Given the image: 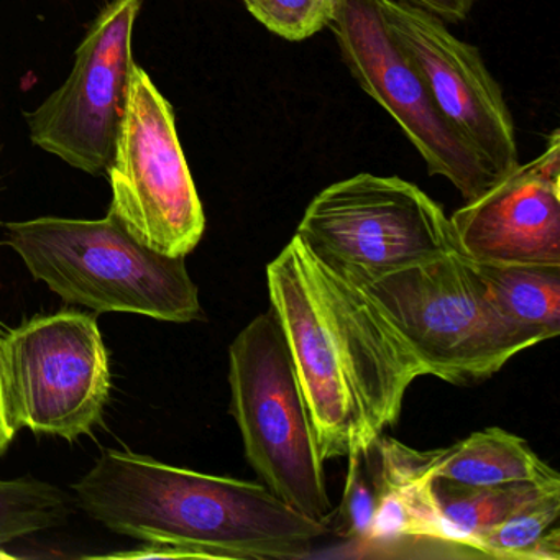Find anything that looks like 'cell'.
Here are the masks:
<instances>
[{
  "label": "cell",
  "instance_id": "24",
  "mask_svg": "<svg viewBox=\"0 0 560 560\" xmlns=\"http://www.w3.org/2000/svg\"><path fill=\"white\" fill-rule=\"evenodd\" d=\"M18 432L12 429L11 422L5 412L4 392H2V380H0V455H4L11 442L14 441Z\"/></svg>",
  "mask_w": 560,
  "mask_h": 560
},
{
  "label": "cell",
  "instance_id": "20",
  "mask_svg": "<svg viewBox=\"0 0 560 560\" xmlns=\"http://www.w3.org/2000/svg\"><path fill=\"white\" fill-rule=\"evenodd\" d=\"M346 485L339 510L334 511L337 520L334 533L343 539L365 544L375 516L378 501V480H376L375 454L373 445L369 448H352L347 455Z\"/></svg>",
  "mask_w": 560,
  "mask_h": 560
},
{
  "label": "cell",
  "instance_id": "22",
  "mask_svg": "<svg viewBox=\"0 0 560 560\" xmlns=\"http://www.w3.org/2000/svg\"><path fill=\"white\" fill-rule=\"evenodd\" d=\"M424 9L448 24L465 21L470 14L474 0H398Z\"/></svg>",
  "mask_w": 560,
  "mask_h": 560
},
{
  "label": "cell",
  "instance_id": "4",
  "mask_svg": "<svg viewBox=\"0 0 560 560\" xmlns=\"http://www.w3.org/2000/svg\"><path fill=\"white\" fill-rule=\"evenodd\" d=\"M231 415L260 483L288 506L330 527L316 429L273 310L258 314L229 349Z\"/></svg>",
  "mask_w": 560,
  "mask_h": 560
},
{
  "label": "cell",
  "instance_id": "19",
  "mask_svg": "<svg viewBox=\"0 0 560 560\" xmlns=\"http://www.w3.org/2000/svg\"><path fill=\"white\" fill-rule=\"evenodd\" d=\"M560 516V491L546 494L501 521L475 540L471 552L494 559L534 560L544 534Z\"/></svg>",
  "mask_w": 560,
  "mask_h": 560
},
{
  "label": "cell",
  "instance_id": "23",
  "mask_svg": "<svg viewBox=\"0 0 560 560\" xmlns=\"http://www.w3.org/2000/svg\"><path fill=\"white\" fill-rule=\"evenodd\" d=\"M106 559H191L188 552L168 544L145 542L129 552L109 553Z\"/></svg>",
  "mask_w": 560,
  "mask_h": 560
},
{
  "label": "cell",
  "instance_id": "9",
  "mask_svg": "<svg viewBox=\"0 0 560 560\" xmlns=\"http://www.w3.org/2000/svg\"><path fill=\"white\" fill-rule=\"evenodd\" d=\"M329 28L359 86L401 127L429 175L444 176L465 201L498 182L439 113L421 74L386 31L376 0H343Z\"/></svg>",
  "mask_w": 560,
  "mask_h": 560
},
{
  "label": "cell",
  "instance_id": "16",
  "mask_svg": "<svg viewBox=\"0 0 560 560\" xmlns=\"http://www.w3.org/2000/svg\"><path fill=\"white\" fill-rule=\"evenodd\" d=\"M470 264L506 323L539 342L559 336L560 265Z\"/></svg>",
  "mask_w": 560,
  "mask_h": 560
},
{
  "label": "cell",
  "instance_id": "7",
  "mask_svg": "<svg viewBox=\"0 0 560 560\" xmlns=\"http://www.w3.org/2000/svg\"><path fill=\"white\" fill-rule=\"evenodd\" d=\"M109 212L145 247L168 257L191 254L206 215L176 132L172 104L133 65L109 170Z\"/></svg>",
  "mask_w": 560,
  "mask_h": 560
},
{
  "label": "cell",
  "instance_id": "12",
  "mask_svg": "<svg viewBox=\"0 0 560 560\" xmlns=\"http://www.w3.org/2000/svg\"><path fill=\"white\" fill-rule=\"evenodd\" d=\"M300 247L311 287L362 412L366 441L373 445L386 428L398 422L406 392L422 376L421 369L369 296L316 260L301 241Z\"/></svg>",
  "mask_w": 560,
  "mask_h": 560
},
{
  "label": "cell",
  "instance_id": "21",
  "mask_svg": "<svg viewBox=\"0 0 560 560\" xmlns=\"http://www.w3.org/2000/svg\"><path fill=\"white\" fill-rule=\"evenodd\" d=\"M343 0H244L265 28L288 42H303L329 28Z\"/></svg>",
  "mask_w": 560,
  "mask_h": 560
},
{
  "label": "cell",
  "instance_id": "5",
  "mask_svg": "<svg viewBox=\"0 0 560 560\" xmlns=\"http://www.w3.org/2000/svg\"><path fill=\"white\" fill-rule=\"evenodd\" d=\"M298 238L346 277L375 278L457 252L451 219L421 188L398 176L360 173L307 206Z\"/></svg>",
  "mask_w": 560,
  "mask_h": 560
},
{
  "label": "cell",
  "instance_id": "1",
  "mask_svg": "<svg viewBox=\"0 0 560 560\" xmlns=\"http://www.w3.org/2000/svg\"><path fill=\"white\" fill-rule=\"evenodd\" d=\"M73 490L84 513L113 533L179 547L191 559H303L332 533L264 483L116 448L104 451Z\"/></svg>",
  "mask_w": 560,
  "mask_h": 560
},
{
  "label": "cell",
  "instance_id": "8",
  "mask_svg": "<svg viewBox=\"0 0 560 560\" xmlns=\"http://www.w3.org/2000/svg\"><path fill=\"white\" fill-rule=\"evenodd\" d=\"M142 0H113L77 50L73 71L27 114L38 149L88 175H107L132 74L133 25Z\"/></svg>",
  "mask_w": 560,
  "mask_h": 560
},
{
  "label": "cell",
  "instance_id": "11",
  "mask_svg": "<svg viewBox=\"0 0 560 560\" xmlns=\"http://www.w3.org/2000/svg\"><path fill=\"white\" fill-rule=\"evenodd\" d=\"M268 294L293 359L323 460L369 448L365 422L311 287L296 235L267 267Z\"/></svg>",
  "mask_w": 560,
  "mask_h": 560
},
{
  "label": "cell",
  "instance_id": "3",
  "mask_svg": "<svg viewBox=\"0 0 560 560\" xmlns=\"http://www.w3.org/2000/svg\"><path fill=\"white\" fill-rule=\"evenodd\" d=\"M340 277L378 307L422 376L478 385L540 343L498 314L470 260L458 250L375 278Z\"/></svg>",
  "mask_w": 560,
  "mask_h": 560
},
{
  "label": "cell",
  "instance_id": "17",
  "mask_svg": "<svg viewBox=\"0 0 560 560\" xmlns=\"http://www.w3.org/2000/svg\"><path fill=\"white\" fill-rule=\"evenodd\" d=\"M553 491H560V480L467 487L434 478L435 500L452 544L467 550L501 521Z\"/></svg>",
  "mask_w": 560,
  "mask_h": 560
},
{
  "label": "cell",
  "instance_id": "18",
  "mask_svg": "<svg viewBox=\"0 0 560 560\" xmlns=\"http://www.w3.org/2000/svg\"><path fill=\"white\" fill-rule=\"evenodd\" d=\"M68 514L60 488L35 478L0 480V546L58 526Z\"/></svg>",
  "mask_w": 560,
  "mask_h": 560
},
{
  "label": "cell",
  "instance_id": "2",
  "mask_svg": "<svg viewBox=\"0 0 560 560\" xmlns=\"http://www.w3.org/2000/svg\"><path fill=\"white\" fill-rule=\"evenodd\" d=\"M5 229L34 280L65 303L165 323L205 319L186 257L145 247L110 212L97 221L38 218Z\"/></svg>",
  "mask_w": 560,
  "mask_h": 560
},
{
  "label": "cell",
  "instance_id": "10",
  "mask_svg": "<svg viewBox=\"0 0 560 560\" xmlns=\"http://www.w3.org/2000/svg\"><path fill=\"white\" fill-rule=\"evenodd\" d=\"M386 31L421 74L439 113L497 179L520 165L516 129L480 51L432 12L376 0Z\"/></svg>",
  "mask_w": 560,
  "mask_h": 560
},
{
  "label": "cell",
  "instance_id": "13",
  "mask_svg": "<svg viewBox=\"0 0 560 560\" xmlns=\"http://www.w3.org/2000/svg\"><path fill=\"white\" fill-rule=\"evenodd\" d=\"M458 252L485 264L560 265V136L452 214Z\"/></svg>",
  "mask_w": 560,
  "mask_h": 560
},
{
  "label": "cell",
  "instance_id": "15",
  "mask_svg": "<svg viewBox=\"0 0 560 560\" xmlns=\"http://www.w3.org/2000/svg\"><path fill=\"white\" fill-rule=\"evenodd\" d=\"M434 478L467 487H494L560 480V475L520 435L487 428L471 432L451 447L435 448Z\"/></svg>",
  "mask_w": 560,
  "mask_h": 560
},
{
  "label": "cell",
  "instance_id": "25",
  "mask_svg": "<svg viewBox=\"0 0 560 560\" xmlns=\"http://www.w3.org/2000/svg\"><path fill=\"white\" fill-rule=\"evenodd\" d=\"M0 559H14L11 553L5 552V550L0 549Z\"/></svg>",
  "mask_w": 560,
  "mask_h": 560
},
{
  "label": "cell",
  "instance_id": "14",
  "mask_svg": "<svg viewBox=\"0 0 560 560\" xmlns=\"http://www.w3.org/2000/svg\"><path fill=\"white\" fill-rule=\"evenodd\" d=\"M378 501L363 546L452 544L434 493V451H416L380 435L373 444Z\"/></svg>",
  "mask_w": 560,
  "mask_h": 560
},
{
  "label": "cell",
  "instance_id": "6",
  "mask_svg": "<svg viewBox=\"0 0 560 560\" xmlns=\"http://www.w3.org/2000/svg\"><path fill=\"white\" fill-rule=\"evenodd\" d=\"M0 380L15 432L74 442L103 421L109 352L96 317L77 310L35 316L0 337Z\"/></svg>",
  "mask_w": 560,
  "mask_h": 560
}]
</instances>
